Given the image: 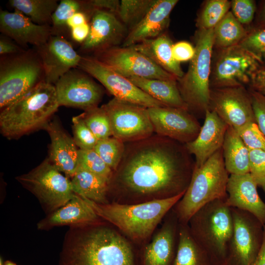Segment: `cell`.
<instances>
[{"instance_id":"6da1fadb","label":"cell","mask_w":265,"mask_h":265,"mask_svg":"<svg viewBox=\"0 0 265 265\" xmlns=\"http://www.w3.org/2000/svg\"><path fill=\"white\" fill-rule=\"evenodd\" d=\"M189 155L185 144L158 134L125 143L108 183L109 203L135 204L185 193L195 165Z\"/></svg>"},{"instance_id":"7a4b0ae2","label":"cell","mask_w":265,"mask_h":265,"mask_svg":"<svg viewBox=\"0 0 265 265\" xmlns=\"http://www.w3.org/2000/svg\"><path fill=\"white\" fill-rule=\"evenodd\" d=\"M77 227L70 232L59 265H142L141 248L111 224Z\"/></svg>"},{"instance_id":"3957f363","label":"cell","mask_w":265,"mask_h":265,"mask_svg":"<svg viewBox=\"0 0 265 265\" xmlns=\"http://www.w3.org/2000/svg\"><path fill=\"white\" fill-rule=\"evenodd\" d=\"M185 193L163 199L135 204H101L85 199L102 219L111 224L140 248L151 238L157 227Z\"/></svg>"},{"instance_id":"277c9868","label":"cell","mask_w":265,"mask_h":265,"mask_svg":"<svg viewBox=\"0 0 265 265\" xmlns=\"http://www.w3.org/2000/svg\"><path fill=\"white\" fill-rule=\"evenodd\" d=\"M59 106L54 85L41 81L2 109L0 132L4 136L12 138L43 128Z\"/></svg>"},{"instance_id":"5b68a950","label":"cell","mask_w":265,"mask_h":265,"mask_svg":"<svg viewBox=\"0 0 265 265\" xmlns=\"http://www.w3.org/2000/svg\"><path fill=\"white\" fill-rule=\"evenodd\" d=\"M229 174L222 148L202 165L194 167L187 189L173 208L179 223L188 224L193 214L204 206L216 200H226Z\"/></svg>"},{"instance_id":"8992f818","label":"cell","mask_w":265,"mask_h":265,"mask_svg":"<svg viewBox=\"0 0 265 265\" xmlns=\"http://www.w3.org/2000/svg\"><path fill=\"white\" fill-rule=\"evenodd\" d=\"M187 224L196 243L218 265H223L234 228L231 209L225 200H216L204 206Z\"/></svg>"},{"instance_id":"52a82bcc","label":"cell","mask_w":265,"mask_h":265,"mask_svg":"<svg viewBox=\"0 0 265 265\" xmlns=\"http://www.w3.org/2000/svg\"><path fill=\"white\" fill-rule=\"evenodd\" d=\"M195 53L186 73L177 80L178 87L188 110L205 112L211 95L210 75L213 54V29L198 30Z\"/></svg>"},{"instance_id":"ba28073f","label":"cell","mask_w":265,"mask_h":265,"mask_svg":"<svg viewBox=\"0 0 265 265\" xmlns=\"http://www.w3.org/2000/svg\"><path fill=\"white\" fill-rule=\"evenodd\" d=\"M44 79L43 67L37 52L24 51L1 60L0 108L26 95Z\"/></svg>"},{"instance_id":"9c48e42d","label":"cell","mask_w":265,"mask_h":265,"mask_svg":"<svg viewBox=\"0 0 265 265\" xmlns=\"http://www.w3.org/2000/svg\"><path fill=\"white\" fill-rule=\"evenodd\" d=\"M212 57L211 88L245 86L264 64L239 45L217 49Z\"/></svg>"},{"instance_id":"30bf717a","label":"cell","mask_w":265,"mask_h":265,"mask_svg":"<svg viewBox=\"0 0 265 265\" xmlns=\"http://www.w3.org/2000/svg\"><path fill=\"white\" fill-rule=\"evenodd\" d=\"M17 179L52 211L65 205L75 194L71 181L63 175L49 159Z\"/></svg>"},{"instance_id":"8fae6325","label":"cell","mask_w":265,"mask_h":265,"mask_svg":"<svg viewBox=\"0 0 265 265\" xmlns=\"http://www.w3.org/2000/svg\"><path fill=\"white\" fill-rule=\"evenodd\" d=\"M231 209L233 233L223 265H252L263 244L264 225L248 212Z\"/></svg>"},{"instance_id":"7c38bea8","label":"cell","mask_w":265,"mask_h":265,"mask_svg":"<svg viewBox=\"0 0 265 265\" xmlns=\"http://www.w3.org/2000/svg\"><path fill=\"white\" fill-rule=\"evenodd\" d=\"M111 124L112 136L124 143L135 142L153 134L147 107L113 98L102 106Z\"/></svg>"},{"instance_id":"4fadbf2b","label":"cell","mask_w":265,"mask_h":265,"mask_svg":"<svg viewBox=\"0 0 265 265\" xmlns=\"http://www.w3.org/2000/svg\"><path fill=\"white\" fill-rule=\"evenodd\" d=\"M78 67L97 79L117 99L147 108L166 106L95 57L81 56Z\"/></svg>"},{"instance_id":"5bb4252c","label":"cell","mask_w":265,"mask_h":265,"mask_svg":"<svg viewBox=\"0 0 265 265\" xmlns=\"http://www.w3.org/2000/svg\"><path fill=\"white\" fill-rule=\"evenodd\" d=\"M96 54L98 60L126 78L177 80L150 59L131 47H114Z\"/></svg>"},{"instance_id":"9a60e30c","label":"cell","mask_w":265,"mask_h":265,"mask_svg":"<svg viewBox=\"0 0 265 265\" xmlns=\"http://www.w3.org/2000/svg\"><path fill=\"white\" fill-rule=\"evenodd\" d=\"M209 109L234 129L256 122L251 97L245 86L211 88Z\"/></svg>"},{"instance_id":"2e32d148","label":"cell","mask_w":265,"mask_h":265,"mask_svg":"<svg viewBox=\"0 0 265 265\" xmlns=\"http://www.w3.org/2000/svg\"><path fill=\"white\" fill-rule=\"evenodd\" d=\"M59 106L79 108L84 111L97 107L103 91L90 77L72 69L54 84Z\"/></svg>"},{"instance_id":"e0dca14e","label":"cell","mask_w":265,"mask_h":265,"mask_svg":"<svg viewBox=\"0 0 265 265\" xmlns=\"http://www.w3.org/2000/svg\"><path fill=\"white\" fill-rule=\"evenodd\" d=\"M156 134L186 144L195 139L201 126L187 110L168 106L148 108Z\"/></svg>"},{"instance_id":"ac0fdd59","label":"cell","mask_w":265,"mask_h":265,"mask_svg":"<svg viewBox=\"0 0 265 265\" xmlns=\"http://www.w3.org/2000/svg\"><path fill=\"white\" fill-rule=\"evenodd\" d=\"M37 49L44 71V81L53 85L69 71L78 67L81 58L62 36L51 35Z\"/></svg>"},{"instance_id":"d6986e66","label":"cell","mask_w":265,"mask_h":265,"mask_svg":"<svg viewBox=\"0 0 265 265\" xmlns=\"http://www.w3.org/2000/svg\"><path fill=\"white\" fill-rule=\"evenodd\" d=\"M89 22L90 32L81 44L82 52L96 54L116 47L127 35V27L116 14L109 11L94 9Z\"/></svg>"},{"instance_id":"ffe728a7","label":"cell","mask_w":265,"mask_h":265,"mask_svg":"<svg viewBox=\"0 0 265 265\" xmlns=\"http://www.w3.org/2000/svg\"><path fill=\"white\" fill-rule=\"evenodd\" d=\"M179 222L172 209L160 228L141 247L142 265H172L176 255Z\"/></svg>"},{"instance_id":"44dd1931","label":"cell","mask_w":265,"mask_h":265,"mask_svg":"<svg viewBox=\"0 0 265 265\" xmlns=\"http://www.w3.org/2000/svg\"><path fill=\"white\" fill-rule=\"evenodd\" d=\"M0 31L21 46L31 44L36 47L44 44L52 35L49 25H39L21 12L0 10Z\"/></svg>"},{"instance_id":"7402d4cb","label":"cell","mask_w":265,"mask_h":265,"mask_svg":"<svg viewBox=\"0 0 265 265\" xmlns=\"http://www.w3.org/2000/svg\"><path fill=\"white\" fill-rule=\"evenodd\" d=\"M228 125L213 111L207 109L205 121L194 140L185 144L190 155L194 156V167L202 165L222 148Z\"/></svg>"},{"instance_id":"603a6c76","label":"cell","mask_w":265,"mask_h":265,"mask_svg":"<svg viewBox=\"0 0 265 265\" xmlns=\"http://www.w3.org/2000/svg\"><path fill=\"white\" fill-rule=\"evenodd\" d=\"M257 186L249 173L230 175L227 185L228 196L225 203L230 208L251 213L265 225V203L258 193Z\"/></svg>"},{"instance_id":"cb8c5ba5","label":"cell","mask_w":265,"mask_h":265,"mask_svg":"<svg viewBox=\"0 0 265 265\" xmlns=\"http://www.w3.org/2000/svg\"><path fill=\"white\" fill-rule=\"evenodd\" d=\"M178 2V0H155L144 17L130 30L122 47L132 46L163 34L168 26L170 13Z\"/></svg>"},{"instance_id":"d4e9b609","label":"cell","mask_w":265,"mask_h":265,"mask_svg":"<svg viewBox=\"0 0 265 265\" xmlns=\"http://www.w3.org/2000/svg\"><path fill=\"white\" fill-rule=\"evenodd\" d=\"M51 138L49 159L67 177H72L78 168V151L73 139L57 120H50L43 128Z\"/></svg>"},{"instance_id":"484cf974","label":"cell","mask_w":265,"mask_h":265,"mask_svg":"<svg viewBox=\"0 0 265 265\" xmlns=\"http://www.w3.org/2000/svg\"><path fill=\"white\" fill-rule=\"evenodd\" d=\"M101 219L84 198L75 193L65 205L41 221L38 228L45 229L62 225H87Z\"/></svg>"},{"instance_id":"4316f807","label":"cell","mask_w":265,"mask_h":265,"mask_svg":"<svg viewBox=\"0 0 265 265\" xmlns=\"http://www.w3.org/2000/svg\"><path fill=\"white\" fill-rule=\"evenodd\" d=\"M173 45L169 36L163 33L156 38L144 40L130 47L146 56L179 80L185 73L180 63L177 62L173 56Z\"/></svg>"},{"instance_id":"83f0119b","label":"cell","mask_w":265,"mask_h":265,"mask_svg":"<svg viewBox=\"0 0 265 265\" xmlns=\"http://www.w3.org/2000/svg\"><path fill=\"white\" fill-rule=\"evenodd\" d=\"M128 79L145 93L166 106L188 110L187 106L179 91L177 80L137 77H131Z\"/></svg>"},{"instance_id":"f1b7e54d","label":"cell","mask_w":265,"mask_h":265,"mask_svg":"<svg viewBox=\"0 0 265 265\" xmlns=\"http://www.w3.org/2000/svg\"><path fill=\"white\" fill-rule=\"evenodd\" d=\"M222 149L225 166L229 174L249 173V150L233 128L228 126Z\"/></svg>"},{"instance_id":"f546056e","label":"cell","mask_w":265,"mask_h":265,"mask_svg":"<svg viewBox=\"0 0 265 265\" xmlns=\"http://www.w3.org/2000/svg\"><path fill=\"white\" fill-rule=\"evenodd\" d=\"M71 182L75 194L96 203H109L107 197L109 181L106 179L78 167Z\"/></svg>"},{"instance_id":"4dcf8cb0","label":"cell","mask_w":265,"mask_h":265,"mask_svg":"<svg viewBox=\"0 0 265 265\" xmlns=\"http://www.w3.org/2000/svg\"><path fill=\"white\" fill-rule=\"evenodd\" d=\"M172 265H218L195 241L187 224L179 223L178 242Z\"/></svg>"},{"instance_id":"1f68e13d","label":"cell","mask_w":265,"mask_h":265,"mask_svg":"<svg viewBox=\"0 0 265 265\" xmlns=\"http://www.w3.org/2000/svg\"><path fill=\"white\" fill-rule=\"evenodd\" d=\"M213 47L222 49L238 45L246 36L247 29L229 11L213 29Z\"/></svg>"},{"instance_id":"d6a6232c","label":"cell","mask_w":265,"mask_h":265,"mask_svg":"<svg viewBox=\"0 0 265 265\" xmlns=\"http://www.w3.org/2000/svg\"><path fill=\"white\" fill-rule=\"evenodd\" d=\"M9 3L39 25L52 23V15L58 5L56 0H10Z\"/></svg>"},{"instance_id":"836d02e7","label":"cell","mask_w":265,"mask_h":265,"mask_svg":"<svg viewBox=\"0 0 265 265\" xmlns=\"http://www.w3.org/2000/svg\"><path fill=\"white\" fill-rule=\"evenodd\" d=\"M94 10L89 0H62L52 17V35H59L66 30L67 20L74 14L82 12L91 16Z\"/></svg>"},{"instance_id":"e575fe53","label":"cell","mask_w":265,"mask_h":265,"mask_svg":"<svg viewBox=\"0 0 265 265\" xmlns=\"http://www.w3.org/2000/svg\"><path fill=\"white\" fill-rule=\"evenodd\" d=\"M231 8L228 0H207L202 7L196 21L198 30L213 29Z\"/></svg>"},{"instance_id":"d590c367","label":"cell","mask_w":265,"mask_h":265,"mask_svg":"<svg viewBox=\"0 0 265 265\" xmlns=\"http://www.w3.org/2000/svg\"><path fill=\"white\" fill-rule=\"evenodd\" d=\"M155 0H122L117 16L130 29L144 17Z\"/></svg>"},{"instance_id":"8d00e7d4","label":"cell","mask_w":265,"mask_h":265,"mask_svg":"<svg viewBox=\"0 0 265 265\" xmlns=\"http://www.w3.org/2000/svg\"><path fill=\"white\" fill-rule=\"evenodd\" d=\"M81 115L85 124L98 140L112 136L110 120L103 106L85 110Z\"/></svg>"},{"instance_id":"74e56055","label":"cell","mask_w":265,"mask_h":265,"mask_svg":"<svg viewBox=\"0 0 265 265\" xmlns=\"http://www.w3.org/2000/svg\"><path fill=\"white\" fill-rule=\"evenodd\" d=\"M125 143L114 137L99 140L94 150L114 171L123 157Z\"/></svg>"},{"instance_id":"f35d334b","label":"cell","mask_w":265,"mask_h":265,"mask_svg":"<svg viewBox=\"0 0 265 265\" xmlns=\"http://www.w3.org/2000/svg\"><path fill=\"white\" fill-rule=\"evenodd\" d=\"M78 167L101 176L108 181L113 172L94 149H79Z\"/></svg>"},{"instance_id":"ab89813d","label":"cell","mask_w":265,"mask_h":265,"mask_svg":"<svg viewBox=\"0 0 265 265\" xmlns=\"http://www.w3.org/2000/svg\"><path fill=\"white\" fill-rule=\"evenodd\" d=\"M73 139L79 149H94L98 140L85 124L81 114L72 118Z\"/></svg>"},{"instance_id":"60d3db41","label":"cell","mask_w":265,"mask_h":265,"mask_svg":"<svg viewBox=\"0 0 265 265\" xmlns=\"http://www.w3.org/2000/svg\"><path fill=\"white\" fill-rule=\"evenodd\" d=\"M238 45L265 64V28H250L245 37Z\"/></svg>"},{"instance_id":"b9f144b4","label":"cell","mask_w":265,"mask_h":265,"mask_svg":"<svg viewBox=\"0 0 265 265\" xmlns=\"http://www.w3.org/2000/svg\"><path fill=\"white\" fill-rule=\"evenodd\" d=\"M235 130L249 150H261L265 151V136L256 122H250Z\"/></svg>"},{"instance_id":"7bdbcfd3","label":"cell","mask_w":265,"mask_h":265,"mask_svg":"<svg viewBox=\"0 0 265 265\" xmlns=\"http://www.w3.org/2000/svg\"><path fill=\"white\" fill-rule=\"evenodd\" d=\"M231 12L243 26H249L254 21L257 10L256 2L253 0L231 1Z\"/></svg>"},{"instance_id":"ee69618b","label":"cell","mask_w":265,"mask_h":265,"mask_svg":"<svg viewBox=\"0 0 265 265\" xmlns=\"http://www.w3.org/2000/svg\"><path fill=\"white\" fill-rule=\"evenodd\" d=\"M249 173L258 186L265 185V151L249 150Z\"/></svg>"},{"instance_id":"f6af8a7d","label":"cell","mask_w":265,"mask_h":265,"mask_svg":"<svg viewBox=\"0 0 265 265\" xmlns=\"http://www.w3.org/2000/svg\"><path fill=\"white\" fill-rule=\"evenodd\" d=\"M253 109L256 123L265 136V95L253 89L248 90Z\"/></svg>"},{"instance_id":"bcb514c9","label":"cell","mask_w":265,"mask_h":265,"mask_svg":"<svg viewBox=\"0 0 265 265\" xmlns=\"http://www.w3.org/2000/svg\"><path fill=\"white\" fill-rule=\"evenodd\" d=\"M195 53V48L188 42L179 41L173 45V56L179 63L181 62L190 61L194 57Z\"/></svg>"},{"instance_id":"7dc6e473","label":"cell","mask_w":265,"mask_h":265,"mask_svg":"<svg viewBox=\"0 0 265 265\" xmlns=\"http://www.w3.org/2000/svg\"><path fill=\"white\" fill-rule=\"evenodd\" d=\"M93 9H101L118 15L120 1L117 0H89Z\"/></svg>"},{"instance_id":"c3c4849f","label":"cell","mask_w":265,"mask_h":265,"mask_svg":"<svg viewBox=\"0 0 265 265\" xmlns=\"http://www.w3.org/2000/svg\"><path fill=\"white\" fill-rule=\"evenodd\" d=\"M249 85L250 88L265 95V64L256 71Z\"/></svg>"},{"instance_id":"681fc988","label":"cell","mask_w":265,"mask_h":265,"mask_svg":"<svg viewBox=\"0 0 265 265\" xmlns=\"http://www.w3.org/2000/svg\"><path fill=\"white\" fill-rule=\"evenodd\" d=\"M72 39L76 42L82 43L87 38L90 32L89 23L74 27L70 29Z\"/></svg>"},{"instance_id":"f907efd6","label":"cell","mask_w":265,"mask_h":265,"mask_svg":"<svg viewBox=\"0 0 265 265\" xmlns=\"http://www.w3.org/2000/svg\"><path fill=\"white\" fill-rule=\"evenodd\" d=\"M21 49L9 40L1 37L0 39V54H17L24 52Z\"/></svg>"},{"instance_id":"816d5d0a","label":"cell","mask_w":265,"mask_h":265,"mask_svg":"<svg viewBox=\"0 0 265 265\" xmlns=\"http://www.w3.org/2000/svg\"><path fill=\"white\" fill-rule=\"evenodd\" d=\"M90 18L91 16L86 13L82 12H77L67 20V27L71 29L77 26L88 23Z\"/></svg>"},{"instance_id":"f5cc1de1","label":"cell","mask_w":265,"mask_h":265,"mask_svg":"<svg viewBox=\"0 0 265 265\" xmlns=\"http://www.w3.org/2000/svg\"><path fill=\"white\" fill-rule=\"evenodd\" d=\"M254 19V26L251 28H265V1L262 2Z\"/></svg>"},{"instance_id":"db71d44e","label":"cell","mask_w":265,"mask_h":265,"mask_svg":"<svg viewBox=\"0 0 265 265\" xmlns=\"http://www.w3.org/2000/svg\"><path fill=\"white\" fill-rule=\"evenodd\" d=\"M252 265H265V225H264V240L261 250Z\"/></svg>"},{"instance_id":"11a10c76","label":"cell","mask_w":265,"mask_h":265,"mask_svg":"<svg viewBox=\"0 0 265 265\" xmlns=\"http://www.w3.org/2000/svg\"><path fill=\"white\" fill-rule=\"evenodd\" d=\"M4 265H16V264L11 261H6Z\"/></svg>"},{"instance_id":"9f6ffc18","label":"cell","mask_w":265,"mask_h":265,"mask_svg":"<svg viewBox=\"0 0 265 265\" xmlns=\"http://www.w3.org/2000/svg\"><path fill=\"white\" fill-rule=\"evenodd\" d=\"M261 187H262L263 190H264V191L265 193V185H264V186H262Z\"/></svg>"}]
</instances>
